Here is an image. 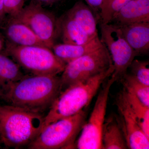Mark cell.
Masks as SVG:
<instances>
[{
  "instance_id": "obj_14",
  "label": "cell",
  "mask_w": 149,
  "mask_h": 149,
  "mask_svg": "<svg viewBox=\"0 0 149 149\" xmlns=\"http://www.w3.org/2000/svg\"><path fill=\"white\" fill-rule=\"evenodd\" d=\"M57 35L60 37L63 43L73 45H84L95 38L90 37L66 14L57 19Z\"/></svg>"
},
{
  "instance_id": "obj_9",
  "label": "cell",
  "mask_w": 149,
  "mask_h": 149,
  "mask_svg": "<svg viewBox=\"0 0 149 149\" xmlns=\"http://www.w3.org/2000/svg\"><path fill=\"white\" fill-rule=\"evenodd\" d=\"M13 18L27 25L50 49L57 37V19L43 6L30 2Z\"/></svg>"
},
{
  "instance_id": "obj_22",
  "label": "cell",
  "mask_w": 149,
  "mask_h": 149,
  "mask_svg": "<svg viewBox=\"0 0 149 149\" xmlns=\"http://www.w3.org/2000/svg\"><path fill=\"white\" fill-rule=\"evenodd\" d=\"M129 68L131 74L141 83L149 86V63L148 61L133 60Z\"/></svg>"
},
{
  "instance_id": "obj_3",
  "label": "cell",
  "mask_w": 149,
  "mask_h": 149,
  "mask_svg": "<svg viewBox=\"0 0 149 149\" xmlns=\"http://www.w3.org/2000/svg\"><path fill=\"white\" fill-rule=\"evenodd\" d=\"M113 71V65L104 72L88 80L72 84L61 91L45 116L43 129L51 123L77 114L84 109Z\"/></svg>"
},
{
  "instance_id": "obj_10",
  "label": "cell",
  "mask_w": 149,
  "mask_h": 149,
  "mask_svg": "<svg viewBox=\"0 0 149 149\" xmlns=\"http://www.w3.org/2000/svg\"><path fill=\"white\" fill-rule=\"evenodd\" d=\"M116 105L122 119L121 128L128 149H149V138L139 125L126 98L124 90L118 97Z\"/></svg>"
},
{
  "instance_id": "obj_21",
  "label": "cell",
  "mask_w": 149,
  "mask_h": 149,
  "mask_svg": "<svg viewBox=\"0 0 149 149\" xmlns=\"http://www.w3.org/2000/svg\"><path fill=\"white\" fill-rule=\"evenodd\" d=\"M130 0H104L100 13V23L109 24L116 15Z\"/></svg>"
},
{
  "instance_id": "obj_17",
  "label": "cell",
  "mask_w": 149,
  "mask_h": 149,
  "mask_svg": "<svg viewBox=\"0 0 149 149\" xmlns=\"http://www.w3.org/2000/svg\"><path fill=\"white\" fill-rule=\"evenodd\" d=\"M26 75L18 63L3 52L0 53V92L3 100L12 86Z\"/></svg>"
},
{
  "instance_id": "obj_20",
  "label": "cell",
  "mask_w": 149,
  "mask_h": 149,
  "mask_svg": "<svg viewBox=\"0 0 149 149\" xmlns=\"http://www.w3.org/2000/svg\"><path fill=\"white\" fill-rule=\"evenodd\" d=\"M121 80L124 89L132 92L143 104L149 107V86L141 83L134 75L128 73Z\"/></svg>"
},
{
  "instance_id": "obj_11",
  "label": "cell",
  "mask_w": 149,
  "mask_h": 149,
  "mask_svg": "<svg viewBox=\"0 0 149 149\" xmlns=\"http://www.w3.org/2000/svg\"><path fill=\"white\" fill-rule=\"evenodd\" d=\"M6 17L0 24L6 42L15 45L41 46L48 47L27 25L13 17Z\"/></svg>"
},
{
  "instance_id": "obj_4",
  "label": "cell",
  "mask_w": 149,
  "mask_h": 149,
  "mask_svg": "<svg viewBox=\"0 0 149 149\" xmlns=\"http://www.w3.org/2000/svg\"><path fill=\"white\" fill-rule=\"evenodd\" d=\"M2 52L33 75H57L66 65L52 49L44 46H17L6 41Z\"/></svg>"
},
{
  "instance_id": "obj_6",
  "label": "cell",
  "mask_w": 149,
  "mask_h": 149,
  "mask_svg": "<svg viewBox=\"0 0 149 149\" xmlns=\"http://www.w3.org/2000/svg\"><path fill=\"white\" fill-rule=\"evenodd\" d=\"M113 65L109 52L103 44L96 50L66 64L60 77L61 91L104 72Z\"/></svg>"
},
{
  "instance_id": "obj_5",
  "label": "cell",
  "mask_w": 149,
  "mask_h": 149,
  "mask_svg": "<svg viewBox=\"0 0 149 149\" xmlns=\"http://www.w3.org/2000/svg\"><path fill=\"white\" fill-rule=\"evenodd\" d=\"M86 118L83 109L77 114L51 123L42 130L27 146L31 149H58L75 148V141Z\"/></svg>"
},
{
  "instance_id": "obj_25",
  "label": "cell",
  "mask_w": 149,
  "mask_h": 149,
  "mask_svg": "<svg viewBox=\"0 0 149 149\" xmlns=\"http://www.w3.org/2000/svg\"><path fill=\"white\" fill-rule=\"evenodd\" d=\"M30 2L38 4L40 5L47 6L57 2L59 0H29Z\"/></svg>"
},
{
  "instance_id": "obj_2",
  "label": "cell",
  "mask_w": 149,
  "mask_h": 149,
  "mask_svg": "<svg viewBox=\"0 0 149 149\" xmlns=\"http://www.w3.org/2000/svg\"><path fill=\"white\" fill-rule=\"evenodd\" d=\"M45 116L9 104H0V139L3 144L16 149L28 146L42 130Z\"/></svg>"
},
{
  "instance_id": "obj_23",
  "label": "cell",
  "mask_w": 149,
  "mask_h": 149,
  "mask_svg": "<svg viewBox=\"0 0 149 149\" xmlns=\"http://www.w3.org/2000/svg\"><path fill=\"white\" fill-rule=\"evenodd\" d=\"M6 15L15 17L24 8V0H3Z\"/></svg>"
},
{
  "instance_id": "obj_19",
  "label": "cell",
  "mask_w": 149,
  "mask_h": 149,
  "mask_svg": "<svg viewBox=\"0 0 149 149\" xmlns=\"http://www.w3.org/2000/svg\"><path fill=\"white\" fill-rule=\"evenodd\" d=\"M125 96L140 127L149 138V107L143 104L132 92L123 89Z\"/></svg>"
},
{
  "instance_id": "obj_1",
  "label": "cell",
  "mask_w": 149,
  "mask_h": 149,
  "mask_svg": "<svg viewBox=\"0 0 149 149\" xmlns=\"http://www.w3.org/2000/svg\"><path fill=\"white\" fill-rule=\"evenodd\" d=\"M61 91L57 75H26L4 96L9 104L43 113L49 109Z\"/></svg>"
},
{
  "instance_id": "obj_24",
  "label": "cell",
  "mask_w": 149,
  "mask_h": 149,
  "mask_svg": "<svg viewBox=\"0 0 149 149\" xmlns=\"http://www.w3.org/2000/svg\"><path fill=\"white\" fill-rule=\"evenodd\" d=\"M91 9L97 19L98 22L100 20V13L104 0H84Z\"/></svg>"
},
{
  "instance_id": "obj_8",
  "label": "cell",
  "mask_w": 149,
  "mask_h": 149,
  "mask_svg": "<svg viewBox=\"0 0 149 149\" xmlns=\"http://www.w3.org/2000/svg\"><path fill=\"white\" fill-rule=\"evenodd\" d=\"M116 80L111 77L103 86L96 100L88 122L83 125L75 148L78 149H102V133L105 121L109 95Z\"/></svg>"
},
{
  "instance_id": "obj_12",
  "label": "cell",
  "mask_w": 149,
  "mask_h": 149,
  "mask_svg": "<svg viewBox=\"0 0 149 149\" xmlns=\"http://www.w3.org/2000/svg\"><path fill=\"white\" fill-rule=\"evenodd\" d=\"M111 22L118 26L149 22V0H130L116 15Z\"/></svg>"
},
{
  "instance_id": "obj_16",
  "label": "cell",
  "mask_w": 149,
  "mask_h": 149,
  "mask_svg": "<svg viewBox=\"0 0 149 149\" xmlns=\"http://www.w3.org/2000/svg\"><path fill=\"white\" fill-rule=\"evenodd\" d=\"M65 14L76 21L90 37L95 38L98 36L97 19L93 10L82 0L75 3Z\"/></svg>"
},
{
  "instance_id": "obj_13",
  "label": "cell",
  "mask_w": 149,
  "mask_h": 149,
  "mask_svg": "<svg viewBox=\"0 0 149 149\" xmlns=\"http://www.w3.org/2000/svg\"><path fill=\"white\" fill-rule=\"evenodd\" d=\"M118 26L126 42L137 53L139 54L148 53L149 51V22Z\"/></svg>"
},
{
  "instance_id": "obj_26",
  "label": "cell",
  "mask_w": 149,
  "mask_h": 149,
  "mask_svg": "<svg viewBox=\"0 0 149 149\" xmlns=\"http://www.w3.org/2000/svg\"><path fill=\"white\" fill-rule=\"evenodd\" d=\"M5 12L3 0H0V24L4 20L6 17Z\"/></svg>"
},
{
  "instance_id": "obj_15",
  "label": "cell",
  "mask_w": 149,
  "mask_h": 149,
  "mask_svg": "<svg viewBox=\"0 0 149 149\" xmlns=\"http://www.w3.org/2000/svg\"><path fill=\"white\" fill-rule=\"evenodd\" d=\"M103 45L99 36L88 43L81 45L70 44H54L52 48L54 53L65 64L80 57L90 53Z\"/></svg>"
},
{
  "instance_id": "obj_27",
  "label": "cell",
  "mask_w": 149,
  "mask_h": 149,
  "mask_svg": "<svg viewBox=\"0 0 149 149\" xmlns=\"http://www.w3.org/2000/svg\"><path fill=\"white\" fill-rule=\"evenodd\" d=\"M6 46V40L0 31V53L3 51Z\"/></svg>"
},
{
  "instance_id": "obj_28",
  "label": "cell",
  "mask_w": 149,
  "mask_h": 149,
  "mask_svg": "<svg viewBox=\"0 0 149 149\" xmlns=\"http://www.w3.org/2000/svg\"><path fill=\"white\" fill-rule=\"evenodd\" d=\"M2 144H3L1 140L0 139V148H1V146Z\"/></svg>"
},
{
  "instance_id": "obj_18",
  "label": "cell",
  "mask_w": 149,
  "mask_h": 149,
  "mask_svg": "<svg viewBox=\"0 0 149 149\" xmlns=\"http://www.w3.org/2000/svg\"><path fill=\"white\" fill-rule=\"evenodd\" d=\"M102 149H128L121 125L113 118L105 121L102 133Z\"/></svg>"
},
{
  "instance_id": "obj_7",
  "label": "cell",
  "mask_w": 149,
  "mask_h": 149,
  "mask_svg": "<svg viewBox=\"0 0 149 149\" xmlns=\"http://www.w3.org/2000/svg\"><path fill=\"white\" fill-rule=\"evenodd\" d=\"M100 24L101 40L109 52L114 67L111 77L116 81L121 80L139 54L126 42L118 26L110 23Z\"/></svg>"
}]
</instances>
